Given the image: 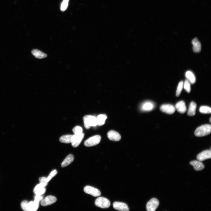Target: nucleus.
<instances>
[{
    "instance_id": "obj_26",
    "label": "nucleus",
    "mask_w": 211,
    "mask_h": 211,
    "mask_svg": "<svg viewBox=\"0 0 211 211\" xmlns=\"http://www.w3.org/2000/svg\"><path fill=\"white\" fill-rule=\"evenodd\" d=\"M183 87L184 90L188 93H190L191 92L190 83L188 80H186L184 83Z\"/></svg>"
},
{
    "instance_id": "obj_32",
    "label": "nucleus",
    "mask_w": 211,
    "mask_h": 211,
    "mask_svg": "<svg viewBox=\"0 0 211 211\" xmlns=\"http://www.w3.org/2000/svg\"><path fill=\"white\" fill-rule=\"evenodd\" d=\"M44 197L42 195H36L34 197V201L39 203L43 199Z\"/></svg>"
},
{
    "instance_id": "obj_14",
    "label": "nucleus",
    "mask_w": 211,
    "mask_h": 211,
    "mask_svg": "<svg viewBox=\"0 0 211 211\" xmlns=\"http://www.w3.org/2000/svg\"><path fill=\"white\" fill-rule=\"evenodd\" d=\"M190 164L193 167L194 169L196 171H201L205 168V166L203 163L199 160L192 161L190 163Z\"/></svg>"
},
{
    "instance_id": "obj_9",
    "label": "nucleus",
    "mask_w": 211,
    "mask_h": 211,
    "mask_svg": "<svg viewBox=\"0 0 211 211\" xmlns=\"http://www.w3.org/2000/svg\"><path fill=\"white\" fill-rule=\"evenodd\" d=\"M160 109L163 112L169 115L174 113L176 110L175 107L170 104L162 105L160 107Z\"/></svg>"
},
{
    "instance_id": "obj_33",
    "label": "nucleus",
    "mask_w": 211,
    "mask_h": 211,
    "mask_svg": "<svg viewBox=\"0 0 211 211\" xmlns=\"http://www.w3.org/2000/svg\"><path fill=\"white\" fill-rule=\"evenodd\" d=\"M39 181L40 183H42L45 186V187L46 186L48 182H47L46 180V177H41L39 179Z\"/></svg>"
},
{
    "instance_id": "obj_13",
    "label": "nucleus",
    "mask_w": 211,
    "mask_h": 211,
    "mask_svg": "<svg viewBox=\"0 0 211 211\" xmlns=\"http://www.w3.org/2000/svg\"><path fill=\"white\" fill-rule=\"evenodd\" d=\"M113 208L116 210L121 211H129V208L127 205L125 203L115 202L113 204Z\"/></svg>"
},
{
    "instance_id": "obj_11",
    "label": "nucleus",
    "mask_w": 211,
    "mask_h": 211,
    "mask_svg": "<svg viewBox=\"0 0 211 211\" xmlns=\"http://www.w3.org/2000/svg\"><path fill=\"white\" fill-rule=\"evenodd\" d=\"M211 158V151L209 150L204 151L198 154L197 156V159L201 162Z\"/></svg>"
},
{
    "instance_id": "obj_3",
    "label": "nucleus",
    "mask_w": 211,
    "mask_h": 211,
    "mask_svg": "<svg viewBox=\"0 0 211 211\" xmlns=\"http://www.w3.org/2000/svg\"><path fill=\"white\" fill-rule=\"evenodd\" d=\"M95 204L97 207L102 208H108L111 205L110 201L107 198L103 197L97 198L95 201Z\"/></svg>"
},
{
    "instance_id": "obj_7",
    "label": "nucleus",
    "mask_w": 211,
    "mask_h": 211,
    "mask_svg": "<svg viewBox=\"0 0 211 211\" xmlns=\"http://www.w3.org/2000/svg\"><path fill=\"white\" fill-rule=\"evenodd\" d=\"M159 205L158 200L153 198L149 201L146 205V209L148 211H155Z\"/></svg>"
},
{
    "instance_id": "obj_25",
    "label": "nucleus",
    "mask_w": 211,
    "mask_h": 211,
    "mask_svg": "<svg viewBox=\"0 0 211 211\" xmlns=\"http://www.w3.org/2000/svg\"><path fill=\"white\" fill-rule=\"evenodd\" d=\"M200 111L202 114H210L211 109L210 107L207 106H202L200 108Z\"/></svg>"
},
{
    "instance_id": "obj_15",
    "label": "nucleus",
    "mask_w": 211,
    "mask_h": 211,
    "mask_svg": "<svg viewBox=\"0 0 211 211\" xmlns=\"http://www.w3.org/2000/svg\"><path fill=\"white\" fill-rule=\"evenodd\" d=\"M193 46V49L195 53H200L201 50L202 46L200 42L197 38H194L192 42Z\"/></svg>"
},
{
    "instance_id": "obj_16",
    "label": "nucleus",
    "mask_w": 211,
    "mask_h": 211,
    "mask_svg": "<svg viewBox=\"0 0 211 211\" xmlns=\"http://www.w3.org/2000/svg\"><path fill=\"white\" fill-rule=\"evenodd\" d=\"M175 109L179 113L184 114L187 111V107L184 102L181 101L178 102L175 105Z\"/></svg>"
},
{
    "instance_id": "obj_34",
    "label": "nucleus",
    "mask_w": 211,
    "mask_h": 211,
    "mask_svg": "<svg viewBox=\"0 0 211 211\" xmlns=\"http://www.w3.org/2000/svg\"><path fill=\"white\" fill-rule=\"evenodd\" d=\"M210 123L211 122V118H210Z\"/></svg>"
},
{
    "instance_id": "obj_23",
    "label": "nucleus",
    "mask_w": 211,
    "mask_h": 211,
    "mask_svg": "<svg viewBox=\"0 0 211 211\" xmlns=\"http://www.w3.org/2000/svg\"><path fill=\"white\" fill-rule=\"evenodd\" d=\"M72 135H66L62 136L59 139L60 141L62 143H71Z\"/></svg>"
},
{
    "instance_id": "obj_31",
    "label": "nucleus",
    "mask_w": 211,
    "mask_h": 211,
    "mask_svg": "<svg viewBox=\"0 0 211 211\" xmlns=\"http://www.w3.org/2000/svg\"><path fill=\"white\" fill-rule=\"evenodd\" d=\"M28 203L29 202L26 200H24L21 203V207L23 210L27 211Z\"/></svg>"
},
{
    "instance_id": "obj_20",
    "label": "nucleus",
    "mask_w": 211,
    "mask_h": 211,
    "mask_svg": "<svg viewBox=\"0 0 211 211\" xmlns=\"http://www.w3.org/2000/svg\"><path fill=\"white\" fill-rule=\"evenodd\" d=\"M196 104L194 102H192L189 105L188 114L190 116H193L195 115L196 109Z\"/></svg>"
},
{
    "instance_id": "obj_21",
    "label": "nucleus",
    "mask_w": 211,
    "mask_h": 211,
    "mask_svg": "<svg viewBox=\"0 0 211 211\" xmlns=\"http://www.w3.org/2000/svg\"><path fill=\"white\" fill-rule=\"evenodd\" d=\"M185 76L188 80L192 84H194L196 81L195 77L193 73L190 71L186 72Z\"/></svg>"
},
{
    "instance_id": "obj_12",
    "label": "nucleus",
    "mask_w": 211,
    "mask_h": 211,
    "mask_svg": "<svg viewBox=\"0 0 211 211\" xmlns=\"http://www.w3.org/2000/svg\"><path fill=\"white\" fill-rule=\"evenodd\" d=\"M108 138L112 141H118L120 140L121 137L118 132L113 130L109 131L107 134Z\"/></svg>"
},
{
    "instance_id": "obj_17",
    "label": "nucleus",
    "mask_w": 211,
    "mask_h": 211,
    "mask_svg": "<svg viewBox=\"0 0 211 211\" xmlns=\"http://www.w3.org/2000/svg\"><path fill=\"white\" fill-rule=\"evenodd\" d=\"M74 159V156L72 154L68 155L62 163L61 166L64 167L70 164L73 162Z\"/></svg>"
},
{
    "instance_id": "obj_8",
    "label": "nucleus",
    "mask_w": 211,
    "mask_h": 211,
    "mask_svg": "<svg viewBox=\"0 0 211 211\" xmlns=\"http://www.w3.org/2000/svg\"><path fill=\"white\" fill-rule=\"evenodd\" d=\"M56 198L53 196H48L43 198L41 202V204L43 206H46L52 205L57 201Z\"/></svg>"
},
{
    "instance_id": "obj_19",
    "label": "nucleus",
    "mask_w": 211,
    "mask_h": 211,
    "mask_svg": "<svg viewBox=\"0 0 211 211\" xmlns=\"http://www.w3.org/2000/svg\"><path fill=\"white\" fill-rule=\"evenodd\" d=\"M32 55L36 58L42 59L47 56V55L38 49H33L31 52Z\"/></svg>"
},
{
    "instance_id": "obj_18",
    "label": "nucleus",
    "mask_w": 211,
    "mask_h": 211,
    "mask_svg": "<svg viewBox=\"0 0 211 211\" xmlns=\"http://www.w3.org/2000/svg\"><path fill=\"white\" fill-rule=\"evenodd\" d=\"M40 203L35 201H31L29 202L27 211H36L38 209Z\"/></svg>"
},
{
    "instance_id": "obj_28",
    "label": "nucleus",
    "mask_w": 211,
    "mask_h": 211,
    "mask_svg": "<svg viewBox=\"0 0 211 211\" xmlns=\"http://www.w3.org/2000/svg\"><path fill=\"white\" fill-rule=\"evenodd\" d=\"M58 173V171L56 169L53 170L50 173L48 176L46 178V181L48 182L50 181Z\"/></svg>"
},
{
    "instance_id": "obj_29",
    "label": "nucleus",
    "mask_w": 211,
    "mask_h": 211,
    "mask_svg": "<svg viewBox=\"0 0 211 211\" xmlns=\"http://www.w3.org/2000/svg\"><path fill=\"white\" fill-rule=\"evenodd\" d=\"M69 0H64L62 3L60 7V9L62 11H65L67 9L68 5Z\"/></svg>"
},
{
    "instance_id": "obj_24",
    "label": "nucleus",
    "mask_w": 211,
    "mask_h": 211,
    "mask_svg": "<svg viewBox=\"0 0 211 211\" xmlns=\"http://www.w3.org/2000/svg\"><path fill=\"white\" fill-rule=\"evenodd\" d=\"M155 105L152 102H147L143 104L142 109L145 111H150L152 110L154 108Z\"/></svg>"
},
{
    "instance_id": "obj_27",
    "label": "nucleus",
    "mask_w": 211,
    "mask_h": 211,
    "mask_svg": "<svg viewBox=\"0 0 211 211\" xmlns=\"http://www.w3.org/2000/svg\"><path fill=\"white\" fill-rule=\"evenodd\" d=\"M183 81L180 82L179 84L176 91V96L177 97H179L181 94L183 88Z\"/></svg>"
},
{
    "instance_id": "obj_2",
    "label": "nucleus",
    "mask_w": 211,
    "mask_h": 211,
    "mask_svg": "<svg viewBox=\"0 0 211 211\" xmlns=\"http://www.w3.org/2000/svg\"><path fill=\"white\" fill-rule=\"evenodd\" d=\"M84 126L86 129H90L91 127L97 125L96 118L90 115H86L83 118Z\"/></svg>"
},
{
    "instance_id": "obj_6",
    "label": "nucleus",
    "mask_w": 211,
    "mask_h": 211,
    "mask_svg": "<svg viewBox=\"0 0 211 211\" xmlns=\"http://www.w3.org/2000/svg\"><path fill=\"white\" fill-rule=\"evenodd\" d=\"M84 137L83 133L73 135L71 140L72 146L74 147H76L80 145Z\"/></svg>"
},
{
    "instance_id": "obj_30",
    "label": "nucleus",
    "mask_w": 211,
    "mask_h": 211,
    "mask_svg": "<svg viewBox=\"0 0 211 211\" xmlns=\"http://www.w3.org/2000/svg\"><path fill=\"white\" fill-rule=\"evenodd\" d=\"M72 131L74 135H78L82 133L83 129L81 127L77 126L73 129Z\"/></svg>"
},
{
    "instance_id": "obj_4",
    "label": "nucleus",
    "mask_w": 211,
    "mask_h": 211,
    "mask_svg": "<svg viewBox=\"0 0 211 211\" xmlns=\"http://www.w3.org/2000/svg\"><path fill=\"white\" fill-rule=\"evenodd\" d=\"M101 136L95 135L86 140L84 142V145L87 147H92L98 144L100 142Z\"/></svg>"
},
{
    "instance_id": "obj_5",
    "label": "nucleus",
    "mask_w": 211,
    "mask_h": 211,
    "mask_svg": "<svg viewBox=\"0 0 211 211\" xmlns=\"http://www.w3.org/2000/svg\"><path fill=\"white\" fill-rule=\"evenodd\" d=\"M84 192L95 197L100 196L101 195L100 191L96 188L90 186H87L84 189Z\"/></svg>"
},
{
    "instance_id": "obj_1",
    "label": "nucleus",
    "mask_w": 211,
    "mask_h": 211,
    "mask_svg": "<svg viewBox=\"0 0 211 211\" xmlns=\"http://www.w3.org/2000/svg\"><path fill=\"white\" fill-rule=\"evenodd\" d=\"M211 132V126L205 125L198 127L195 131V135L197 137H203L209 134Z\"/></svg>"
},
{
    "instance_id": "obj_22",
    "label": "nucleus",
    "mask_w": 211,
    "mask_h": 211,
    "mask_svg": "<svg viewBox=\"0 0 211 211\" xmlns=\"http://www.w3.org/2000/svg\"><path fill=\"white\" fill-rule=\"evenodd\" d=\"M107 118V116L105 115H100L98 116L96 118L97 125L99 126L103 125Z\"/></svg>"
},
{
    "instance_id": "obj_10",
    "label": "nucleus",
    "mask_w": 211,
    "mask_h": 211,
    "mask_svg": "<svg viewBox=\"0 0 211 211\" xmlns=\"http://www.w3.org/2000/svg\"><path fill=\"white\" fill-rule=\"evenodd\" d=\"M45 186L43 184L40 183L37 185L33 190L35 195H42L44 194L46 191Z\"/></svg>"
}]
</instances>
